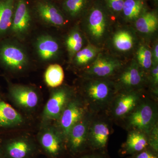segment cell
<instances>
[{
  "label": "cell",
  "instance_id": "e575fe53",
  "mask_svg": "<svg viewBox=\"0 0 158 158\" xmlns=\"http://www.w3.org/2000/svg\"><path fill=\"white\" fill-rule=\"evenodd\" d=\"M156 1H158V0H156Z\"/></svg>",
  "mask_w": 158,
  "mask_h": 158
},
{
  "label": "cell",
  "instance_id": "6da1fadb",
  "mask_svg": "<svg viewBox=\"0 0 158 158\" xmlns=\"http://www.w3.org/2000/svg\"><path fill=\"white\" fill-rule=\"evenodd\" d=\"M27 45L10 37L0 40V68L13 76L31 70L35 62Z\"/></svg>",
  "mask_w": 158,
  "mask_h": 158
},
{
  "label": "cell",
  "instance_id": "ba28073f",
  "mask_svg": "<svg viewBox=\"0 0 158 158\" xmlns=\"http://www.w3.org/2000/svg\"><path fill=\"white\" fill-rule=\"evenodd\" d=\"M0 90V135L23 130L30 126V117L17 110Z\"/></svg>",
  "mask_w": 158,
  "mask_h": 158
},
{
  "label": "cell",
  "instance_id": "9a60e30c",
  "mask_svg": "<svg viewBox=\"0 0 158 158\" xmlns=\"http://www.w3.org/2000/svg\"><path fill=\"white\" fill-rule=\"evenodd\" d=\"M145 81V72L134 59L122 71L115 85L117 88L132 90L143 85Z\"/></svg>",
  "mask_w": 158,
  "mask_h": 158
},
{
  "label": "cell",
  "instance_id": "f1b7e54d",
  "mask_svg": "<svg viewBox=\"0 0 158 158\" xmlns=\"http://www.w3.org/2000/svg\"><path fill=\"white\" fill-rule=\"evenodd\" d=\"M125 0H106L107 8L112 13L118 14L122 11Z\"/></svg>",
  "mask_w": 158,
  "mask_h": 158
},
{
  "label": "cell",
  "instance_id": "7a4b0ae2",
  "mask_svg": "<svg viewBox=\"0 0 158 158\" xmlns=\"http://www.w3.org/2000/svg\"><path fill=\"white\" fill-rule=\"evenodd\" d=\"M30 40V50L34 62L46 66L58 63L62 57V48L61 42L56 36L46 31L34 33Z\"/></svg>",
  "mask_w": 158,
  "mask_h": 158
},
{
  "label": "cell",
  "instance_id": "ffe728a7",
  "mask_svg": "<svg viewBox=\"0 0 158 158\" xmlns=\"http://www.w3.org/2000/svg\"><path fill=\"white\" fill-rule=\"evenodd\" d=\"M16 0H0V40L9 37Z\"/></svg>",
  "mask_w": 158,
  "mask_h": 158
},
{
  "label": "cell",
  "instance_id": "9c48e42d",
  "mask_svg": "<svg viewBox=\"0 0 158 158\" xmlns=\"http://www.w3.org/2000/svg\"><path fill=\"white\" fill-rule=\"evenodd\" d=\"M86 101L94 106L106 104L112 98L116 88L115 83L106 79H90L82 88Z\"/></svg>",
  "mask_w": 158,
  "mask_h": 158
},
{
  "label": "cell",
  "instance_id": "4316f807",
  "mask_svg": "<svg viewBox=\"0 0 158 158\" xmlns=\"http://www.w3.org/2000/svg\"><path fill=\"white\" fill-rule=\"evenodd\" d=\"M144 7L142 0H125L121 13L126 21L135 22L143 13Z\"/></svg>",
  "mask_w": 158,
  "mask_h": 158
},
{
  "label": "cell",
  "instance_id": "7c38bea8",
  "mask_svg": "<svg viewBox=\"0 0 158 158\" xmlns=\"http://www.w3.org/2000/svg\"><path fill=\"white\" fill-rule=\"evenodd\" d=\"M85 113L86 108L83 103L73 96L65 106L58 120L53 123L65 142L72 128L85 117Z\"/></svg>",
  "mask_w": 158,
  "mask_h": 158
},
{
  "label": "cell",
  "instance_id": "d4e9b609",
  "mask_svg": "<svg viewBox=\"0 0 158 158\" xmlns=\"http://www.w3.org/2000/svg\"><path fill=\"white\" fill-rule=\"evenodd\" d=\"M88 0H64L62 10L69 20L79 18L85 12Z\"/></svg>",
  "mask_w": 158,
  "mask_h": 158
},
{
  "label": "cell",
  "instance_id": "e0dca14e",
  "mask_svg": "<svg viewBox=\"0 0 158 158\" xmlns=\"http://www.w3.org/2000/svg\"><path fill=\"white\" fill-rule=\"evenodd\" d=\"M139 94L132 90L119 94L115 101L113 113L117 118H122L129 114L138 106Z\"/></svg>",
  "mask_w": 158,
  "mask_h": 158
},
{
  "label": "cell",
  "instance_id": "836d02e7",
  "mask_svg": "<svg viewBox=\"0 0 158 158\" xmlns=\"http://www.w3.org/2000/svg\"><path fill=\"white\" fill-rule=\"evenodd\" d=\"M85 158H101L99 157L93 156V157H86Z\"/></svg>",
  "mask_w": 158,
  "mask_h": 158
},
{
  "label": "cell",
  "instance_id": "2e32d148",
  "mask_svg": "<svg viewBox=\"0 0 158 158\" xmlns=\"http://www.w3.org/2000/svg\"><path fill=\"white\" fill-rule=\"evenodd\" d=\"M88 130L89 123L85 117L72 128L66 141L72 152H78L85 147L88 141Z\"/></svg>",
  "mask_w": 158,
  "mask_h": 158
},
{
  "label": "cell",
  "instance_id": "484cf974",
  "mask_svg": "<svg viewBox=\"0 0 158 158\" xmlns=\"http://www.w3.org/2000/svg\"><path fill=\"white\" fill-rule=\"evenodd\" d=\"M148 144L147 138L144 133L135 130L129 134L125 145L127 151L133 153L144 150Z\"/></svg>",
  "mask_w": 158,
  "mask_h": 158
},
{
  "label": "cell",
  "instance_id": "277c9868",
  "mask_svg": "<svg viewBox=\"0 0 158 158\" xmlns=\"http://www.w3.org/2000/svg\"><path fill=\"white\" fill-rule=\"evenodd\" d=\"M37 23L28 0H16L9 37L27 44L35 33Z\"/></svg>",
  "mask_w": 158,
  "mask_h": 158
},
{
  "label": "cell",
  "instance_id": "52a82bcc",
  "mask_svg": "<svg viewBox=\"0 0 158 158\" xmlns=\"http://www.w3.org/2000/svg\"><path fill=\"white\" fill-rule=\"evenodd\" d=\"M73 96L72 88L66 85H62L52 89L49 98L42 111L40 125L56 122Z\"/></svg>",
  "mask_w": 158,
  "mask_h": 158
},
{
  "label": "cell",
  "instance_id": "3957f363",
  "mask_svg": "<svg viewBox=\"0 0 158 158\" xmlns=\"http://www.w3.org/2000/svg\"><path fill=\"white\" fill-rule=\"evenodd\" d=\"M8 84L7 98L12 105L23 114L30 117L41 104V94L32 85L14 84L6 79Z\"/></svg>",
  "mask_w": 158,
  "mask_h": 158
},
{
  "label": "cell",
  "instance_id": "30bf717a",
  "mask_svg": "<svg viewBox=\"0 0 158 158\" xmlns=\"http://www.w3.org/2000/svg\"><path fill=\"white\" fill-rule=\"evenodd\" d=\"M2 137V148L5 158H31L37 146L29 134H20L8 138Z\"/></svg>",
  "mask_w": 158,
  "mask_h": 158
},
{
  "label": "cell",
  "instance_id": "603a6c76",
  "mask_svg": "<svg viewBox=\"0 0 158 158\" xmlns=\"http://www.w3.org/2000/svg\"><path fill=\"white\" fill-rule=\"evenodd\" d=\"M135 23L136 30L139 33L144 35H151L157 30L158 16L153 11L144 12Z\"/></svg>",
  "mask_w": 158,
  "mask_h": 158
},
{
  "label": "cell",
  "instance_id": "83f0119b",
  "mask_svg": "<svg viewBox=\"0 0 158 158\" xmlns=\"http://www.w3.org/2000/svg\"><path fill=\"white\" fill-rule=\"evenodd\" d=\"M135 59L144 72L150 70L153 65L152 50L146 44H141L137 49Z\"/></svg>",
  "mask_w": 158,
  "mask_h": 158
},
{
  "label": "cell",
  "instance_id": "1f68e13d",
  "mask_svg": "<svg viewBox=\"0 0 158 158\" xmlns=\"http://www.w3.org/2000/svg\"><path fill=\"white\" fill-rule=\"evenodd\" d=\"M136 158H157L155 156L148 151H143L141 152Z\"/></svg>",
  "mask_w": 158,
  "mask_h": 158
},
{
  "label": "cell",
  "instance_id": "4fadbf2b",
  "mask_svg": "<svg viewBox=\"0 0 158 158\" xmlns=\"http://www.w3.org/2000/svg\"><path fill=\"white\" fill-rule=\"evenodd\" d=\"M122 66V62L116 57L100 52L86 68L85 75L90 79H106L116 73Z\"/></svg>",
  "mask_w": 158,
  "mask_h": 158
},
{
  "label": "cell",
  "instance_id": "5b68a950",
  "mask_svg": "<svg viewBox=\"0 0 158 158\" xmlns=\"http://www.w3.org/2000/svg\"><path fill=\"white\" fill-rule=\"evenodd\" d=\"M81 29L85 35L91 41L90 43L98 47L107 37L110 22L104 8L95 5L88 11L82 23Z\"/></svg>",
  "mask_w": 158,
  "mask_h": 158
},
{
  "label": "cell",
  "instance_id": "cb8c5ba5",
  "mask_svg": "<svg viewBox=\"0 0 158 158\" xmlns=\"http://www.w3.org/2000/svg\"><path fill=\"white\" fill-rule=\"evenodd\" d=\"M64 77L63 68L58 63H53L47 66L44 79L49 88L53 89L61 86L64 81Z\"/></svg>",
  "mask_w": 158,
  "mask_h": 158
},
{
  "label": "cell",
  "instance_id": "5bb4252c",
  "mask_svg": "<svg viewBox=\"0 0 158 158\" xmlns=\"http://www.w3.org/2000/svg\"><path fill=\"white\" fill-rule=\"evenodd\" d=\"M156 112L152 105L144 102L136 107L129 114L128 120L132 127L143 133L149 132L154 125Z\"/></svg>",
  "mask_w": 158,
  "mask_h": 158
},
{
  "label": "cell",
  "instance_id": "f546056e",
  "mask_svg": "<svg viewBox=\"0 0 158 158\" xmlns=\"http://www.w3.org/2000/svg\"><path fill=\"white\" fill-rule=\"evenodd\" d=\"M150 71L153 86L156 87L158 83V64L153 65Z\"/></svg>",
  "mask_w": 158,
  "mask_h": 158
},
{
  "label": "cell",
  "instance_id": "ac0fdd59",
  "mask_svg": "<svg viewBox=\"0 0 158 158\" xmlns=\"http://www.w3.org/2000/svg\"><path fill=\"white\" fill-rule=\"evenodd\" d=\"M85 34L78 24L73 27L66 34L63 43L70 62L75 55L85 47Z\"/></svg>",
  "mask_w": 158,
  "mask_h": 158
},
{
  "label": "cell",
  "instance_id": "44dd1931",
  "mask_svg": "<svg viewBox=\"0 0 158 158\" xmlns=\"http://www.w3.org/2000/svg\"><path fill=\"white\" fill-rule=\"evenodd\" d=\"M110 135L109 126L102 121L94 122L88 130V141L96 148L106 147Z\"/></svg>",
  "mask_w": 158,
  "mask_h": 158
},
{
  "label": "cell",
  "instance_id": "d6986e66",
  "mask_svg": "<svg viewBox=\"0 0 158 158\" xmlns=\"http://www.w3.org/2000/svg\"><path fill=\"white\" fill-rule=\"evenodd\" d=\"M136 40L135 35L131 30L128 28H122L113 34L112 45L117 52L125 53L134 48Z\"/></svg>",
  "mask_w": 158,
  "mask_h": 158
},
{
  "label": "cell",
  "instance_id": "d6a6232c",
  "mask_svg": "<svg viewBox=\"0 0 158 158\" xmlns=\"http://www.w3.org/2000/svg\"><path fill=\"white\" fill-rule=\"evenodd\" d=\"M0 158H5L3 154L2 148V137L0 135Z\"/></svg>",
  "mask_w": 158,
  "mask_h": 158
},
{
  "label": "cell",
  "instance_id": "8992f818",
  "mask_svg": "<svg viewBox=\"0 0 158 158\" xmlns=\"http://www.w3.org/2000/svg\"><path fill=\"white\" fill-rule=\"evenodd\" d=\"M31 7L37 24L43 27L62 29L68 24L69 20L52 0H35Z\"/></svg>",
  "mask_w": 158,
  "mask_h": 158
},
{
  "label": "cell",
  "instance_id": "8fae6325",
  "mask_svg": "<svg viewBox=\"0 0 158 158\" xmlns=\"http://www.w3.org/2000/svg\"><path fill=\"white\" fill-rule=\"evenodd\" d=\"M37 140L44 152L52 158H56L64 149L65 139L53 123L40 125Z\"/></svg>",
  "mask_w": 158,
  "mask_h": 158
},
{
  "label": "cell",
  "instance_id": "7402d4cb",
  "mask_svg": "<svg viewBox=\"0 0 158 158\" xmlns=\"http://www.w3.org/2000/svg\"><path fill=\"white\" fill-rule=\"evenodd\" d=\"M100 52V48L90 43L75 55L70 63L75 68H85L94 61Z\"/></svg>",
  "mask_w": 158,
  "mask_h": 158
},
{
  "label": "cell",
  "instance_id": "4dcf8cb0",
  "mask_svg": "<svg viewBox=\"0 0 158 158\" xmlns=\"http://www.w3.org/2000/svg\"><path fill=\"white\" fill-rule=\"evenodd\" d=\"M152 53L153 65L158 64V44L156 41L154 44L153 48L152 50Z\"/></svg>",
  "mask_w": 158,
  "mask_h": 158
}]
</instances>
